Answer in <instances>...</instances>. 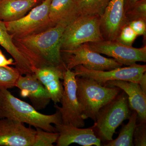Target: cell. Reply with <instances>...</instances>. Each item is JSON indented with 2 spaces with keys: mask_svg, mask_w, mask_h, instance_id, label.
<instances>
[{
  "mask_svg": "<svg viewBox=\"0 0 146 146\" xmlns=\"http://www.w3.org/2000/svg\"><path fill=\"white\" fill-rule=\"evenodd\" d=\"M66 26L58 24L37 34L13 41L36 68L65 66L61 56V39Z\"/></svg>",
  "mask_w": 146,
  "mask_h": 146,
  "instance_id": "obj_1",
  "label": "cell"
},
{
  "mask_svg": "<svg viewBox=\"0 0 146 146\" xmlns=\"http://www.w3.org/2000/svg\"><path fill=\"white\" fill-rule=\"evenodd\" d=\"M16 120L50 132H56L54 125L62 123L60 112L45 115L32 105L14 96L8 89H0V119Z\"/></svg>",
  "mask_w": 146,
  "mask_h": 146,
  "instance_id": "obj_2",
  "label": "cell"
},
{
  "mask_svg": "<svg viewBox=\"0 0 146 146\" xmlns=\"http://www.w3.org/2000/svg\"><path fill=\"white\" fill-rule=\"evenodd\" d=\"M77 97L83 119L90 118L96 121L102 108L117 96L120 89L98 83L93 79L76 77Z\"/></svg>",
  "mask_w": 146,
  "mask_h": 146,
  "instance_id": "obj_3",
  "label": "cell"
},
{
  "mask_svg": "<svg viewBox=\"0 0 146 146\" xmlns=\"http://www.w3.org/2000/svg\"><path fill=\"white\" fill-rule=\"evenodd\" d=\"M128 96L125 92L118 94L109 103L102 108L94 125L91 127L101 141H112L118 127L128 119L130 112Z\"/></svg>",
  "mask_w": 146,
  "mask_h": 146,
  "instance_id": "obj_4",
  "label": "cell"
},
{
  "mask_svg": "<svg viewBox=\"0 0 146 146\" xmlns=\"http://www.w3.org/2000/svg\"><path fill=\"white\" fill-rule=\"evenodd\" d=\"M100 17L80 14L66 27L61 39V51L71 50L89 42L104 40L100 29Z\"/></svg>",
  "mask_w": 146,
  "mask_h": 146,
  "instance_id": "obj_5",
  "label": "cell"
},
{
  "mask_svg": "<svg viewBox=\"0 0 146 146\" xmlns=\"http://www.w3.org/2000/svg\"><path fill=\"white\" fill-rule=\"evenodd\" d=\"M51 1L44 0L21 19L5 22L7 31L13 36V39L37 34L53 27L49 16Z\"/></svg>",
  "mask_w": 146,
  "mask_h": 146,
  "instance_id": "obj_6",
  "label": "cell"
},
{
  "mask_svg": "<svg viewBox=\"0 0 146 146\" xmlns=\"http://www.w3.org/2000/svg\"><path fill=\"white\" fill-rule=\"evenodd\" d=\"M61 52L65 68L70 70L78 65L98 71H108L123 66L113 58L105 57L92 50L87 43L74 49L61 51Z\"/></svg>",
  "mask_w": 146,
  "mask_h": 146,
  "instance_id": "obj_7",
  "label": "cell"
},
{
  "mask_svg": "<svg viewBox=\"0 0 146 146\" xmlns=\"http://www.w3.org/2000/svg\"><path fill=\"white\" fill-rule=\"evenodd\" d=\"M76 77L73 71L65 69L63 73V91L60 101L62 106L59 107L56 104L54 106L60 113L62 123L81 128L84 127L85 123L77 97Z\"/></svg>",
  "mask_w": 146,
  "mask_h": 146,
  "instance_id": "obj_8",
  "label": "cell"
},
{
  "mask_svg": "<svg viewBox=\"0 0 146 146\" xmlns=\"http://www.w3.org/2000/svg\"><path fill=\"white\" fill-rule=\"evenodd\" d=\"M73 72L76 76L93 79L98 83L104 85L111 80H123L139 84L146 71V65L133 64L119 67L108 71L90 70L82 65L76 66Z\"/></svg>",
  "mask_w": 146,
  "mask_h": 146,
  "instance_id": "obj_9",
  "label": "cell"
},
{
  "mask_svg": "<svg viewBox=\"0 0 146 146\" xmlns=\"http://www.w3.org/2000/svg\"><path fill=\"white\" fill-rule=\"evenodd\" d=\"M92 50L113 58L123 65L129 66L137 62H146V46L133 48L123 44L117 40H104L87 43Z\"/></svg>",
  "mask_w": 146,
  "mask_h": 146,
  "instance_id": "obj_10",
  "label": "cell"
},
{
  "mask_svg": "<svg viewBox=\"0 0 146 146\" xmlns=\"http://www.w3.org/2000/svg\"><path fill=\"white\" fill-rule=\"evenodd\" d=\"M36 130L24 123L0 119V146H33Z\"/></svg>",
  "mask_w": 146,
  "mask_h": 146,
  "instance_id": "obj_11",
  "label": "cell"
},
{
  "mask_svg": "<svg viewBox=\"0 0 146 146\" xmlns=\"http://www.w3.org/2000/svg\"><path fill=\"white\" fill-rule=\"evenodd\" d=\"M100 29L104 40H117L123 27L127 25L124 0H110L100 17Z\"/></svg>",
  "mask_w": 146,
  "mask_h": 146,
  "instance_id": "obj_12",
  "label": "cell"
},
{
  "mask_svg": "<svg viewBox=\"0 0 146 146\" xmlns=\"http://www.w3.org/2000/svg\"><path fill=\"white\" fill-rule=\"evenodd\" d=\"M16 86L20 90L23 98H28L37 111L45 109L51 100L47 90L34 74L21 75Z\"/></svg>",
  "mask_w": 146,
  "mask_h": 146,
  "instance_id": "obj_13",
  "label": "cell"
},
{
  "mask_svg": "<svg viewBox=\"0 0 146 146\" xmlns=\"http://www.w3.org/2000/svg\"><path fill=\"white\" fill-rule=\"evenodd\" d=\"M55 127L59 133L56 146H68L72 143L84 146H101V141L91 127L80 128L62 123L55 125Z\"/></svg>",
  "mask_w": 146,
  "mask_h": 146,
  "instance_id": "obj_14",
  "label": "cell"
},
{
  "mask_svg": "<svg viewBox=\"0 0 146 146\" xmlns=\"http://www.w3.org/2000/svg\"><path fill=\"white\" fill-rule=\"evenodd\" d=\"M65 66L44 65L35 68L33 74L44 86L54 104L60 102L63 91V83Z\"/></svg>",
  "mask_w": 146,
  "mask_h": 146,
  "instance_id": "obj_15",
  "label": "cell"
},
{
  "mask_svg": "<svg viewBox=\"0 0 146 146\" xmlns=\"http://www.w3.org/2000/svg\"><path fill=\"white\" fill-rule=\"evenodd\" d=\"M104 86H116L125 92L128 96L129 107L138 114L140 123L146 122V94L139 84L123 80H111Z\"/></svg>",
  "mask_w": 146,
  "mask_h": 146,
  "instance_id": "obj_16",
  "label": "cell"
},
{
  "mask_svg": "<svg viewBox=\"0 0 146 146\" xmlns=\"http://www.w3.org/2000/svg\"><path fill=\"white\" fill-rule=\"evenodd\" d=\"M80 15L74 0H52L49 16L53 26L58 24L67 26Z\"/></svg>",
  "mask_w": 146,
  "mask_h": 146,
  "instance_id": "obj_17",
  "label": "cell"
},
{
  "mask_svg": "<svg viewBox=\"0 0 146 146\" xmlns=\"http://www.w3.org/2000/svg\"><path fill=\"white\" fill-rule=\"evenodd\" d=\"M40 0H0V21L10 22L25 16Z\"/></svg>",
  "mask_w": 146,
  "mask_h": 146,
  "instance_id": "obj_18",
  "label": "cell"
},
{
  "mask_svg": "<svg viewBox=\"0 0 146 146\" xmlns=\"http://www.w3.org/2000/svg\"><path fill=\"white\" fill-rule=\"evenodd\" d=\"M138 114L136 111L131 113L127 124L123 126L119 136L115 140L109 141L105 144L106 146H133V133L137 125Z\"/></svg>",
  "mask_w": 146,
  "mask_h": 146,
  "instance_id": "obj_19",
  "label": "cell"
},
{
  "mask_svg": "<svg viewBox=\"0 0 146 146\" xmlns=\"http://www.w3.org/2000/svg\"><path fill=\"white\" fill-rule=\"evenodd\" d=\"M110 0H79L76 3L80 14L101 17Z\"/></svg>",
  "mask_w": 146,
  "mask_h": 146,
  "instance_id": "obj_20",
  "label": "cell"
},
{
  "mask_svg": "<svg viewBox=\"0 0 146 146\" xmlns=\"http://www.w3.org/2000/svg\"><path fill=\"white\" fill-rule=\"evenodd\" d=\"M21 75L17 68L0 66V89H10L16 86Z\"/></svg>",
  "mask_w": 146,
  "mask_h": 146,
  "instance_id": "obj_21",
  "label": "cell"
},
{
  "mask_svg": "<svg viewBox=\"0 0 146 146\" xmlns=\"http://www.w3.org/2000/svg\"><path fill=\"white\" fill-rule=\"evenodd\" d=\"M59 136L57 132H50L36 128V134L33 146H53Z\"/></svg>",
  "mask_w": 146,
  "mask_h": 146,
  "instance_id": "obj_22",
  "label": "cell"
},
{
  "mask_svg": "<svg viewBox=\"0 0 146 146\" xmlns=\"http://www.w3.org/2000/svg\"><path fill=\"white\" fill-rule=\"evenodd\" d=\"M128 22L142 20L146 21V0H139L132 8L125 13Z\"/></svg>",
  "mask_w": 146,
  "mask_h": 146,
  "instance_id": "obj_23",
  "label": "cell"
},
{
  "mask_svg": "<svg viewBox=\"0 0 146 146\" xmlns=\"http://www.w3.org/2000/svg\"><path fill=\"white\" fill-rule=\"evenodd\" d=\"M0 45L8 53L16 49L13 36L7 31L5 22L0 21Z\"/></svg>",
  "mask_w": 146,
  "mask_h": 146,
  "instance_id": "obj_24",
  "label": "cell"
},
{
  "mask_svg": "<svg viewBox=\"0 0 146 146\" xmlns=\"http://www.w3.org/2000/svg\"><path fill=\"white\" fill-rule=\"evenodd\" d=\"M138 35L128 24L123 27L117 40L123 44L132 46Z\"/></svg>",
  "mask_w": 146,
  "mask_h": 146,
  "instance_id": "obj_25",
  "label": "cell"
},
{
  "mask_svg": "<svg viewBox=\"0 0 146 146\" xmlns=\"http://www.w3.org/2000/svg\"><path fill=\"white\" fill-rule=\"evenodd\" d=\"M146 122L137 125L133 137V145L136 146H146Z\"/></svg>",
  "mask_w": 146,
  "mask_h": 146,
  "instance_id": "obj_26",
  "label": "cell"
},
{
  "mask_svg": "<svg viewBox=\"0 0 146 146\" xmlns=\"http://www.w3.org/2000/svg\"><path fill=\"white\" fill-rule=\"evenodd\" d=\"M128 25L135 32L138 36L143 35L145 39L146 36V21L139 20L129 22Z\"/></svg>",
  "mask_w": 146,
  "mask_h": 146,
  "instance_id": "obj_27",
  "label": "cell"
},
{
  "mask_svg": "<svg viewBox=\"0 0 146 146\" xmlns=\"http://www.w3.org/2000/svg\"><path fill=\"white\" fill-rule=\"evenodd\" d=\"M15 65V62L12 58L7 59L0 49V66H7L9 65Z\"/></svg>",
  "mask_w": 146,
  "mask_h": 146,
  "instance_id": "obj_28",
  "label": "cell"
},
{
  "mask_svg": "<svg viewBox=\"0 0 146 146\" xmlns=\"http://www.w3.org/2000/svg\"><path fill=\"white\" fill-rule=\"evenodd\" d=\"M139 0H124V9L125 13L132 8Z\"/></svg>",
  "mask_w": 146,
  "mask_h": 146,
  "instance_id": "obj_29",
  "label": "cell"
},
{
  "mask_svg": "<svg viewBox=\"0 0 146 146\" xmlns=\"http://www.w3.org/2000/svg\"><path fill=\"white\" fill-rule=\"evenodd\" d=\"M139 85L141 86L144 93L146 94V73H145L142 77V78L139 83Z\"/></svg>",
  "mask_w": 146,
  "mask_h": 146,
  "instance_id": "obj_30",
  "label": "cell"
},
{
  "mask_svg": "<svg viewBox=\"0 0 146 146\" xmlns=\"http://www.w3.org/2000/svg\"><path fill=\"white\" fill-rule=\"evenodd\" d=\"M74 1H75L76 2H77L78 1H79V0H74Z\"/></svg>",
  "mask_w": 146,
  "mask_h": 146,
  "instance_id": "obj_31",
  "label": "cell"
}]
</instances>
